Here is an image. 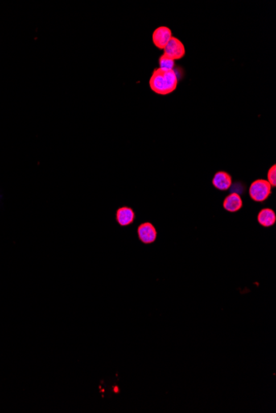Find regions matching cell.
I'll list each match as a JSON object with an SVG mask.
<instances>
[{"label":"cell","mask_w":276,"mask_h":413,"mask_svg":"<svg viewBox=\"0 0 276 413\" xmlns=\"http://www.w3.org/2000/svg\"><path fill=\"white\" fill-rule=\"evenodd\" d=\"M242 207V200L237 193L230 194L229 196L224 199L223 208L226 211L234 213Z\"/></svg>","instance_id":"obj_8"},{"label":"cell","mask_w":276,"mask_h":413,"mask_svg":"<svg viewBox=\"0 0 276 413\" xmlns=\"http://www.w3.org/2000/svg\"><path fill=\"white\" fill-rule=\"evenodd\" d=\"M268 183L270 184L271 187H274L276 186V166L273 165L267 174Z\"/></svg>","instance_id":"obj_11"},{"label":"cell","mask_w":276,"mask_h":413,"mask_svg":"<svg viewBox=\"0 0 276 413\" xmlns=\"http://www.w3.org/2000/svg\"><path fill=\"white\" fill-rule=\"evenodd\" d=\"M172 31L167 26H159L152 34V42L160 50H164L172 38Z\"/></svg>","instance_id":"obj_4"},{"label":"cell","mask_w":276,"mask_h":413,"mask_svg":"<svg viewBox=\"0 0 276 413\" xmlns=\"http://www.w3.org/2000/svg\"><path fill=\"white\" fill-rule=\"evenodd\" d=\"M135 213L130 207H121L116 213V220L121 226H128L134 221Z\"/></svg>","instance_id":"obj_7"},{"label":"cell","mask_w":276,"mask_h":413,"mask_svg":"<svg viewBox=\"0 0 276 413\" xmlns=\"http://www.w3.org/2000/svg\"><path fill=\"white\" fill-rule=\"evenodd\" d=\"M164 53L174 60H177L185 57L186 47L180 40L172 37L166 48L164 49Z\"/></svg>","instance_id":"obj_3"},{"label":"cell","mask_w":276,"mask_h":413,"mask_svg":"<svg viewBox=\"0 0 276 413\" xmlns=\"http://www.w3.org/2000/svg\"><path fill=\"white\" fill-rule=\"evenodd\" d=\"M271 187L267 180L258 179L254 181L250 186V197L256 202L265 201L271 194Z\"/></svg>","instance_id":"obj_2"},{"label":"cell","mask_w":276,"mask_h":413,"mask_svg":"<svg viewBox=\"0 0 276 413\" xmlns=\"http://www.w3.org/2000/svg\"><path fill=\"white\" fill-rule=\"evenodd\" d=\"M212 185L220 191H227L232 184V176L226 171H218L212 178Z\"/></svg>","instance_id":"obj_6"},{"label":"cell","mask_w":276,"mask_h":413,"mask_svg":"<svg viewBox=\"0 0 276 413\" xmlns=\"http://www.w3.org/2000/svg\"><path fill=\"white\" fill-rule=\"evenodd\" d=\"M149 85L157 94L166 96L172 93L178 85V76L174 70L165 71L161 68L154 70L149 80Z\"/></svg>","instance_id":"obj_1"},{"label":"cell","mask_w":276,"mask_h":413,"mask_svg":"<svg viewBox=\"0 0 276 413\" xmlns=\"http://www.w3.org/2000/svg\"><path fill=\"white\" fill-rule=\"evenodd\" d=\"M159 68L165 71H172L175 68V60L169 57L165 53L160 57Z\"/></svg>","instance_id":"obj_10"},{"label":"cell","mask_w":276,"mask_h":413,"mask_svg":"<svg viewBox=\"0 0 276 413\" xmlns=\"http://www.w3.org/2000/svg\"><path fill=\"white\" fill-rule=\"evenodd\" d=\"M257 220H258L259 224L262 226L266 227V228L271 227L272 225H274L276 221L275 213L273 210L265 208L259 212Z\"/></svg>","instance_id":"obj_9"},{"label":"cell","mask_w":276,"mask_h":413,"mask_svg":"<svg viewBox=\"0 0 276 413\" xmlns=\"http://www.w3.org/2000/svg\"><path fill=\"white\" fill-rule=\"evenodd\" d=\"M137 234L139 239L143 244H149L155 242L157 233L155 227L153 226L152 224L150 223H144L138 227Z\"/></svg>","instance_id":"obj_5"}]
</instances>
